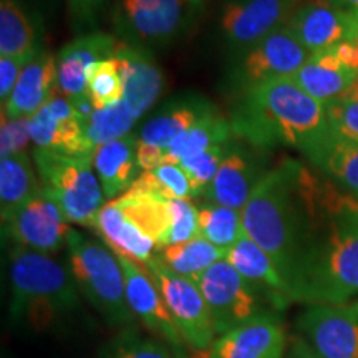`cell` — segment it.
Listing matches in <instances>:
<instances>
[{"label": "cell", "instance_id": "cell-1", "mask_svg": "<svg viewBox=\"0 0 358 358\" xmlns=\"http://www.w3.org/2000/svg\"><path fill=\"white\" fill-rule=\"evenodd\" d=\"M292 302L345 303L358 295V199L330 179L312 211Z\"/></svg>", "mask_w": 358, "mask_h": 358}, {"label": "cell", "instance_id": "cell-2", "mask_svg": "<svg viewBox=\"0 0 358 358\" xmlns=\"http://www.w3.org/2000/svg\"><path fill=\"white\" fill-rule=\"evenodd\" d=\"M308 174L306 164L282 159L264 174L243 209L245 236L271 256L289 292L310 232Z\"/></svg>", "mask_w": 358, "mask_h": 358}, {"label": "cell", "instance_id": "cell-3", "mask_svg": "<svg viewBox=\"0 0 358 358\" xmlns=\"http://www.w3.org/2000/svg\"><path fill=\"white\" fill-rule=\"evenodd\" d=\"M8 327L30 337L70 334L87 313L65 264L12 245L8 250Z\"/></svg>", "mask_w": 358, "mask_h": 358}, {"label": "cell", "instance_id": "cell-4", "mask_svg": "<svg viewBox=\"0 0 358 358\" xmlns=\"http://www.w3.org/2000/svg\"><path fill=\"white\" fill-rule=\"evenodd\" d=\"M231 123L237 138L264 151L287 146L307 156L330 136L324 103L290 78L241 95Z\"/></svg>", "mask_w": 358, "mask_h": 358}, {"label": "cell", "instance_id": "cell-5", "mask_svg": "<svg viewBox=\"0 0 358 358\" xmlns=\"http://www.w3.org/2000/svg\"><path fill=\"white\" fill-rule=\"evenodd\" d=\"M65 266L83 301L110 329L136 327L127 301V284L122 264L106 244L71 229L66 239Z\"/></svg>", "mask_w": 358, "mask_h": 358}, {"label": "cell", "instance_id": "cell-6", "mask_svg": "<svg viewBox=\"0 0 358 358\" xmlns=\"http://www.w3.org/2000/svg\"><path fill=\"white\" fill-rule=\"evenodd\" d=\"M93 229L113 252L146 264L166 245L171 229L169 199L124 192L103 206Z\"/></svg>", "mask_w": 358, "mask_h": 358}, {"label": "cell", "instance_id": "cell-7", "mask_svg": "<svg viewBox=\"0 0 358 358\" xmlns=\"http://www.w3.org/2000/svg\"><path fill=\"white\" fill-rule=\"evenodd\" d=\"M32 158L42 192L60 208L66 221L75 226L95 227L98 213L106 203L93 168V156L62 155L34 148Z\"/></svg>", "mask_w": 358, "mask_h": 358}, {"label": "cell", "instance_id": "cell-8", "mask_svg": "<svg viewBox=\"0 0 358 358\" xmlns=\"http://www.w3.org/2000/svg\"><path fill=\"white\" fill-rule=\"evenodd\" d=\"M201 3L198 0H115L110 24L118 42L153 53L176 42Z\"/></svg>", "mask_w": 358, "mask_h": 358}, {"label": "cell", "instance_id": "cell-9", "mask_svg": "<svg viewBox=\"0 0 358 358\" xmlns=\"http://www.w3.org/2000/svg\"><path fill=\"white\" fill-rule=\"evenodd\" d=\"M310 52L299 42L287 25L267 35L232 64V88L239 95L275 80L290 78L306 65Z\"/></svg>", "mask_w": 358, "mask_h": 358}, {"label": "cell", "instance_id": "cell-10", "mask_svg": "<svg viewBox=\"0 0 358 358\" xmlns=\"http://www.w3.org/2000/svg\"><path fill=\"white\" fill-rule=\"evenodd\" d=\"M191 353L208 352L216 340L213 317L194 280L173 272L156 256L145 264Z\"/></svg>", "mask_w": 358, "mask_h": 358}, {"label": "cell", "instance_id": "cell-11", "mask_svg": "<svg viewBox=\"0 0 358 358\" xmlns=\"http://www.w3.org/2000/svg\"><path fill=\"white\" fill-rule=\"evenodd\" d=\"M196 284L211 312L217 337L272 308L226 259L209 267Z\"/></svg>", "mask_w": 358, "mask_h": 358}, {"label": "cell", "instance_id": "cell-12", "mask_svg": "<svg viewBox=\"0 0 358 358\" xmlns=\"http://www.w3.org/2000/svg\"><path fill=\"white\" fill-rule=\"evenodd\" d=\"M122 264L124 284H127V301L136 317L138 324L145 327L148 334L159 338L171 348L174 358H191L192 353L179 332L176 322L159 292L153 275L145 264L133 261L124 254L115 252Z\"/></svg>", "mask_w": 358, "mask_h": 358}, {"label": "cell", "instance_id": "cell-13", "mask_svg": "<svg viewBox=\"0 0 358 358\" xmlns=\"http://www.w3.org/2000/svg\"><path fill=\"white\" fill-rule=\"evenodd\" d=\"M295 327L320 358H358V301L312 303Z\"/></svg>", "mask_w": 358, "mask_h": 358}, {"label": "cell", "instance_id": "cell-14", "mask_svg": "<svg viewBox=\"0 0 358 358\" xmlns=\"http://www.w3.org/2000/svg\"><path fill=\"white\" fill-rule=\"evenodd\" d=\"M295 0H226L219 13V30L237 57L280 27L287 25Z\"/></svg>", "mask_w": 358, "mask_h": 358}, {"label": "cell", "instance_id": "cell-15", "mask_svg": "<svg viewBox=\"0 0 358 358\" xmlns=\"http://www.w3.org/2000/svg\"><path fill=\"white\" fill-rule=\"evenodd\" d=\"M70 231V222L64 213L43 192L2 221L3 239L12 245H20L47 256H53L66 248Z\"/></svg>", "mask_w": 358, "mask_h": 358}, {"label": "cell", "instance_id": "cell-16", "mask_svg": "<svg viewBox=\"0 0 358 358\" xmlns=\"http://www.w3.org/2000/svg\"><path fill=\"white\" fill-rule=\"evenodd\" d=\"M290 80L324 105L343 96L358 85V42L347 40L310 53Z\"/></svg>", "mask_w": 358, "mask_h": 358}, {"label": "cell", "instance_id": "cell-17", "mask_svg": "<svg viewBox=\"0 0 358 358\" xmlns=\"http://www.w3.org/2000/svg\"><path fill=\"white\" fill-rule=\"evenodd\" d=\"M287 334L277 310L262 313L219 335L208 352L192 358H285Z\"/></svg>", "mask_w": 358, "mask_h": 358}, {"label": "cell", "instance_id": "cell-18", "mask_svg": "<svg viewBox=\"0 0 358 358\" xmlns=\"http://www.w3.org/2000/svg\"><path fill=\"white\" fill-rule=\"evenodd\" d=\"M264 150L243 143H232L229 153L213 182L203 194L208 203L243 211L254 187L268 169L264 166Z\"/></svg>", "mask_w": 358, "mask_h": 358}, {"label": "cell", "instance_id": "cell-19", "mask_svg": "<svg viewBox=\"0 0 358 358\" xmlns=\"http://www.w3.org/2000/svg\"><path fill=\"white\" fill-rule=\"evenodd\" d=\"M30 138L38 150L93 156L85 134V115L66 98H53L30 118Z\"/></svg>", "mask_w": 358, "mask_h": 358}, {"label": "cell", "instance_id": "cell-20", "mask_svg": "<svg viewBox=\"0 0 358 358\" xmlns=\"http://www.w3.org/2000/svg\"><path fill=\"white\" fill-rule=\"evenodd\" d=\"M118 38L113 34L95 32L75 37L57 55L58 90L75 106L90 103L87 73L98 62L113 57Z\"/></svg>", "mask_w": 358, "mask_h": 358}, {"label": "cell", "instance_id": "cell-21", "mask_svg": "<svg viewBox=\"0 0 358 358\" xmlns=\"http://www.w3.org/2000/svg\"><path fill=\"white\" fill-rule=\"evenodd\" d=\"M287 27L310 53L353 40V13L322 0L294 10Z\"/></svg>", "mask_w": 358, "mask_h": 358}, {"label": "cell", "instance_id": "cell-22", "mask_svg": "<svg viewBox=\"0 0 358 358\" xmlns=\"http://www.w3.org/2000/svg\"><path fill=\"white\" fill-rule=\"evenodd\" d=\"M226 261L266 299L274 310H284L292 303L287 282L271 256L248 236L241 237L226 252Z\"/></svg>", "mask_w": 358, "mask_h": 358}, {"label": "cell", "instance_id": "cell-23", "mask_svg": "<svg viewBox=\"0 0 358 358\" xmlns=\"http://www.w3.org/2000/svg\"><path fill=\"white\" fill-rule=\"evenodd\" d=\"M58 90L57 58L50 52H38L22 71L10 98L2 105V113L12 120H30Z\"/></svg>", "mask_w": 358, "mask_h": 358}, {"label": "cell", "instance_id": "cell-24", "mask_svg": "<svg viewBox=\"0 0 358 358\" xmlns=\"http://www.w3.org/2000/svg\"><path fill=\"white\" fill-rule=\"evenodd\" d=\"M120 73L124 83V101H128L141 116L158 101L164 80L153 53L128 47L118 42L115 50Z\"/></svg>", "mask_w": 358, "mask_h": 358}, {"label": "cell", "instance_id": "cell-25", "mask_svg": "<svg viewBox=\"0 0 358 358\" xmlns=\"http://www.w3.org/2000/svg\"><path fill=\"white\" fill-rule=\"evenodd\" d=\"M206 98L191 95L168 103L158 115L148 122L138 134V141L166 150L171 143L206 116L216 113Z\"/></svg>", "mask_w": 358, "mask_h": 358}, {"label": "cell", "instance_id": "cell-26", "mask_svg": "<svg viewBox=\"0 0 358 358\" xmlns=\"http://www.w3.org/2000/svg\"><path fill=\"white\" fill-rule=\"evenodd\" d=\"M138 136H128L106 145L98 146L93 151V168L105 194V199L113 201L123 196L138 178L136 161Z\"/></svg>", "mask_w": 358, "mask_h": 358}, {"label": "cell", "instance_id": "cell-27", "mask_svg": "<svg viewBox=\"0 0 358 358\" xmlns=\"http://www.w3.org/2000/svg\"><path fill=\"white\" fill-rule=\"evenodd\" d=\"M34 158L19 153L0 158V216L10 217L17 209L42 192Z\"/></svg>", "mask_w": 358, "mask_h": 358}, {"label": "cell", "instance_id": "cell-28", "mask_svg": "<svg viewBox=\"0 0 358 358\" xmlns=\"http://www.w3.org/2000/svg\"><path fill=\"white\" fill-rule=\"evenodd\" d=\"M306 158L317 171L358 199V145L329 136Z\"/></svg>", "mask_w": 358, "mask_h": 358}, {"label": "cell", "instance_id": "cell-29", "mask_svg": "<svg viewBox=\"0 0 358 358\" xmlns=\"http://www.w3.org/2000/svg\"><path fill=\"white\" fill-rule=\"evenodd\" d=\"M234 136L236 134L231 120L224 118L216 111V113L206 116L204 120L192 124L181 136H178L166 148L164 163L179 164L182 159L203 153L209 148L232 141Z\"/></svg>", "mask_w": 358, "mask_h": 358}, {"label": "cell", "instance_id": "cell-30", "mask_svg": "<svg viewBox=\"0 0 358 358\" xmlns=\"http://www.w3.org/2000/svg\"><path fill=\"white\" fill-rule=\"evenodd\" d=\"M37 29L20 0H0V57L37 55Z\"/></svg>", "mask_w": 358, "mask_h": 358}, {"label": "cell", "instance_id": "cell-31", "mask_svg": "<svg viewBox=\"0 0 358 358\" xmlns=\"http://www.w3.org/2000/svg\"><path fill=\"white\" fill-rule=\"evenodd\" d=\"M226 252L227 250L219 249L198 236L186 243L161 248L156 250V256L173 272L196 282L209 267L219 261H224Z\"/></svg>", "mask_w": 358, "mask_h": 358}, {"label": "cell", "instance_id": "cell-32", "mask_svg": "<svg viewBox=\"0 0 358 358\" xmlns=\"http://www.w3.org/2000/svg\"><path fill=\"white\" fill-rule=\"evenodd\" d=\"M140 118L141 115L124 100L106 108H93L85 115V134L90 148L95 151L98 146L128 136Z\"/></svg>", "mask_w": 358, "mask_h": 358}, {"label": "cell", "instance_id": "cell-33", "mask_svg": "<svg viewBox=\"0 0 358 358\" xmlns=\"http://www.w3.org/2000/svg\"><path fill=\"white\" fill-rule=\"evenodd\" d=\"M96 358H174L171 348L138 327L120 329L98 350Z\"/></svg>", "mask_w": 358, "mask_h": 358}, {"label": "cell", "instance_id": "cell-34", "mask_svg": "<svg viewBox=\"0 0 358 358\" xmlns=\"http://www.w3.org/2000/svg\"><path fill=\"white\" fill-rule=\"evenodd\" d=\"M199 236L219 249L229 250L243 237V211L206 203L198 208Z\"/></svg>", "mask_w": 358, "mask_h": 358}, {"label": "cell", "instance_id": "cell-35", "mask_svg": "<svg viewBox=\"0 0 358 358\" xmlns=\"http://www.w3.org/2000/svg\"><path fill=\"white\" fill-rule=\"evenodd\" d=\"M127 192L156 196L161 199H192L189 179L179 164L173 163L143 171Z\"/></svg>", "mask_w": 358, "mask_h": 358}, {"label": "cell", "instance_id": "cell-36", "mask_svg": "<svg viewBox=\"0 0 358 358\" xmlns=\"http://www.w3.org/2000/svg\"><path fill=\"white\" fill-rule=\"evenodd\" d=\"M88 98L93 108H106L124 98V83L115 55L98 62L88 70Z\"/></svg>", "mask_w": 358, "mask_h": 358}, {"label": "cell", "instance_id": "cell-37", "mask_svg": "<svg viewBox=\"0 0 358 358\" xmlns=\"http://www.w3.org/2000/svg\"><path fill=\"white\" fill-rule=\"evenodd\" d=\"M232 143H224V145H217L209 148V150L203 151V153L191 156V158L182 159L179 166L186 173L187 179H189L192 187V198H201L208 189L209 185L213 182L214 176H216L219 168H221L224 158L229 153Z\"/></svg>", "mask_w": 358, "mask_h": 358}, {"label": "cell", "instance_id": "cell-38", "mask_svg": "<svg viewBox=\"0 0 358 358\" xmlns=\"http://www.w3.org/2000/svg\"><path fill=\"white\" fill-rule=\"evenodd\" d=\"M330 136L358 145V85L337 100L327 103Z\"/></svg>", "mask_w": 358, "mask_h": 358}, {"label": "cell", "instance_id": "cell-39", "mask_svg": "<svg viewBox=\"0 0 358 358\" xmlns=\"http://www.w3.org/2000/svg\"><path fill=\"white\" fill-rule=\"evenodd\" d=\"M115 0H66V19L77 37L101 32Z\"/></svg>", "mask_w": 358, "mask_h": 358}, {"label": "cell", "instance_id": "cell-40", "mask_svg": "<svg viewBox=\"0 0 358 358\" xmlns=\"http://www.w3.org/2000/svg\"><path fill=\"white\" fill-rule=\"evenodd\" d=\"M169 211H171V229L166 245L186 243L199 236L198 208L189 199H169Z\"/></svg>", "mask_w": 358, "mask_h": 358}, {"label": "cell", "instance_id": "cell-41", "mask_svg": "<svg viewBox=\"0 0 358 358\" xmlns=\"http://www.w3.org/2000/svg\"><path fill=\"white\" fill-rule=\"evenodd\" d=\"M0 158L25 153L30 138V120H12L2 113V133H0Z\"/></svg>", "mask_w": 358, "mask_h": 358}, {"label": "cell", "instance_id": "cell-42", "mask_svg": "<svg viewBox=\"0 0 358 358\" xmlns=\"http://www.w3.org/2000/svg\"><path fill=\"white\" fill-rule=\"evenodd\" d=\"M34 57L35 55L0 57V100H2V105H6L10 98L22 71Z\"/></svg>", "mask_w": 358, "mask_h": 358}, {"label": "cell", "instance_id": "cell-43", "mask_svg": "<svg viewBox=\"0 0 358 358\" xmlns=\"http://www.w3.org/2000/svg\"><path fill=\"white\" fill-rule=\"evenodd\" d=\"M164 156H166V150L158 146L145 145V143H136V161L138 168L143 171H150L164 164Z\"/></svg>", "mask_w": 358, "mask_h": 358}, {"label": "cell", "instance_id": "cell-44", "mask_svg": "<svg viewBox=\"0 0 358 358\" xmlns=\"http://www.w3.org/2000/svg\"><path fill=\"white\" fill-rule=\"evenodd\" d=\"M285 358H320V357L317 355V352L313 350L306 340L297 334L290 338V345Z\"/></svg>", "mask_w": 358, "mask_h": 358}, {"label": "cell", "instance_id": "cell-45", "mask_svg": "<svg viewBox=\"0 0 358 358\" xmlns=\"http://www.w3.org/2000/svg\"><path fill=\"white\" fill-rule=\"evenodd\" d=\"M322 2L330 3V6L342 8V10L355 12L358 10V0H322Z\"/></svg>", "mask_w": 358, "mask_h": 358}, {"label": "cell", "instance_id": "cell-46", "mask_svg": "<svg viewBox=\"0 0 358 358\" xmlns=\"http://www.w3.org/2000/svg\"><path fill=\"white\" fill-rule=\"evenodd\" d=\"M352 13H353V40L358 42V10Z\"/></svg>", "mask_w": 358, "mask_h": 358}, {"label": "cell", "instance_id": "cell-47", "mask_svg": "<svg viewBox=\"0 0 358 358\" xmlns=\"http://www.w3.org/2000/svg\"><path fill=\"white\" fill-rule=\"evenodd\" d=\"M198 2H203V0H198Z\"/></svg>", "mask_w": 358, "mask_h": 358}, {"label": "cell", "instance_id": "cell-48", "mask_svg": "<svg viewBox=\"0 0 358 358\" xmlns=\"http://www.w3.org/2000/svg\"><path fill=\"white\" fill-rule=\"evenodd\" d=\"M3 358H7V357H3Z\"/></svg>", "mask_w": 358, "mask_h": 358}]
</instances>
